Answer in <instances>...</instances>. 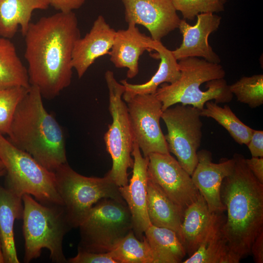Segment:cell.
Masks as SVG:
<instances>
[{"mask_svg": "<svg viewBox=\"0 0 263 263\" xmlns=\"http://www.w3.org/2000/svg\"><path fill=\"white\" fill-rule=\"evenodd\" d=\"M23 37L30 84L43 98H54L71 82L73 51L81 37L76 16L73 11L42 17L31 22Z\"/></svg>", "mask_w": 263, "mask_h": 263, "instance_id": "1", "label": "cell"}, {"mask_svg": "<svg viewBox=\"0 0 263 263\" xmlns=\"http://www.w3.org/2000/svg\"><path fill=\"white\" fill-rule=\"evenodd\" d=\"M233 158L234 170L221 187V199L227 211L222 231L237 263L251 253L252 243L263 231V184L248 168L242 155L235 154Z\"/></svg>", "mask_w": 263, "mask_h": 263, "instance_id": "2", "label": "cell"}, {"mask_svg": "<svg viewBox=\"0 0 263 263\" xmlns=\"http://www.w3.org/2000/svg\"><path fill=\"white\" fill-rule=\"evenodd\" d=\"M42 98L38 88L30 85L17 107L8 139L54 172L67 163L65 140L61 126L45 109Z\"/></svg>", "mask_w": 263, "mask_h": 263, "instance_id": "3", "label": "cell"}, {"mask_svg": "<svg viewBox=\"0 0 263 263\" xmlns=\"http://www.w3.org/2000/svg\"><path fill=\"white\" fill-rule=\"evenodd\" d=\"M179 78L163 83L154 94L161 102L163 111L176 104L190 105L202 110L205 103L231 101L233 95L224 79L225 72L219 63L190 57L179 60Z\"/></svg>", "mask_w": 263, "mask_h": 263, "instance_id": "4", "label": "cell"}, {"mask_svg": "<svg viewBox=\"0 0 263 263\" xmlns=\"http://www.w3.org/2000/svg\"><path fill=\"white\" fill-rule=\"evenodd\" d=\"M22 231L24 239V262L39 258L43 248L56 263H68L63 251L65 235L72 228L62 205H47L29 194L22 197Z\"/></svg>", "mask_w": 263, "mask_h": 263, "instance_id": "5", "label": "cell"}, {"mask_svg": "<svg viewBox=\"0 0 263 263\" xmlns=\"http://www.w3.org/2000/svg\"><path fill=\"white\" fill-rule=\"evenodd\" d=\"M0 160L5 170V188L22 197L29 194L47 205H62L55 173L19 149L0 133Z\"/></svg>", "mask_w": 263, "mask_h": 263, "instance_id": "6", "label": "cell"}, {"mask_svg": "<svg viewBox=\"0 0 263 263\" xmlns=\"http://www.w3.org/2000/svg\"><path fill=\"white\" fill-rule=\"evenodd\" d=\"M54 172L56 188L72 228L78 227L100 200L124 201L119 187L107 174L101 178L87 177L76 172L68 163L60 166Z\"/></svg>", "mask_w": 263, "mask_h": 263, "instance_id": "7", "label": "cell"}, {"mask_svg": "<svg viewBox=\"0 0 263 263\" xmlns=\"http://www.w3.org/2000/svg\"><path fill=\"white\" fill-rule=\"evenodd\" d=\"M78 227V250L94 253L111 251L133 230L126 203L112 198H103L95 203Z\"/></svg>", "mask_w": 263, "mask_h": 263, "instance_id": "8", "label": "cell"}, {"mask_svg": "<svg viewBox=\"0 0 263 263\" xmlns=\"http://www.w3.org/2000/svg\"><path fill=\"white\" fill-rule=\"evenodd\" d=\"M105 78L109 91V110L112 118L104 136L106 150L112 159V168L106 174L120 187L128 184V170L133 165L132 152L134 139L127 104L122 98L125 87L116 80L111 71L106 72Z\"/></svg>", "mask_w": 263, "mask_h": 263, "instance_id": "9", "label": "cell"}, {"mask_svg": "<svg viewBox=\"0 0 263 263\" xmlns=\"http://www.w3.org/2000/svg\"><path fill=\"white\" fill-rule=\"evenodd\" d=\"M200 110L190 105L176 104L163 111L161 118L167 129L165 138L169 152L190 175L198 162L202 137Z\"/></svg>", "mask_w": 263, "mask_h": 263, "instance_id": "10", "label": "cell"}, {"mask_svg": "<svg viewBox=\"0 0 263 263\" xmlns=\"http://www.w3.org/2000/svg\"><path fill=\"white\" fill-rule=\"evenodd\" d=\"M126 103L133 139L143 156L152 153H170L160 125L162 103L155 95L138 94Z\"/></svg>", "mask_w": 263, "mask_h": 263, "instance_id": "11", "label": "cell"}, {"mask_svg": "<svg viewBox=\"0 0 263 263\" xmlns=\"http://www.w3.org/2000/svg\"><path fill=\"white\" fill-rule=\"evenodd\" d=\"M148 176L185 212L200 193L190 175L170 153L148 156Z\"/></svg>", "mask_w": 263, "mask_h": 263, "instance_id": "12", "label": "cell"}, {"mask_svg": "<svg viewBox=\"0 0 263 263\" xmlns=\"http://www.w3.org/2000/svg\"><path fill=\"white\" fill-rule=\"evenodd\" d=\"M122 0L128 24L132 23L144 26L154 40L161 41L178 28L181 19L172 0Z\"/></svg>", "mask_w": 263, "mask_h": 263, "instance_id": "13", "label": "cell"}, {"mask_svg": "<svg viewBox=\"0 0 263 263\" xmlns=\"http://www.w3.org/2000/svg\"><path fill=\"white\" fill-rule=\"evenodd\" d=\"M132 155L133 157L132 176L129 183L119 187V190L130 211L133 231L137 238L142 240L145 231L151 225L147 207L148 157L142 155L134 141Z\"/></svg>", "mask_w": 263, "mask_h": 263, "instance_id": "14", "label": "cell"}, {"mask_svg": "<svg viewBox=\"0 0 263 263\" xmlns=\"http://www.w3.org/2000/svg\"><path fill=\"white\" fill-rule=\"evenodd\" d=\"M198 162L191 175L193 184L205 199L211 212L222 213L225 207L221 199V187L224 179L233 172L235 160L212 161L211 152L206 150L197 152Z\"/></svg>", "mask_w": 263, "mask_h": 263, "instance_id": "15", "label": "cell"}, {"mask_svg": "<svg viewBox=\"0 0 263 263\" xmlns=\"http://www.w3.org/2000/svg\"><path fill=\"white\" fill-rule=\"evenodd\" d=\"M196 23L191 25L181 19L178 28L183 37L180 46L172 51L179 60L190 57H202L210 62L220 63L221 59L208 42L212 33L218 30L222 18L214 13H201L197 16Z\"/></svg>", "mask_w": 263, "mask_h": 263, "instance_id": "16", "label": "cell"}, {"mask_svg": "<svg viewBox=\"0 0 263 263\" xmlns=\"http://www.w3.org/2000/svg\"><path fill=\"white\" fill-rule=\"evenodd\" d=\"M116 31L111 27L102 15L94 20L85 36L75 42L72 65L79 78L98 58L108 54L112 47Z\"/></svg>", "mask_w": 263, "mask_h": 263, "instance_id": "17", "label": "cell"}, {"mask_svg": "<svg viewBox=\"0 0 263 263\" xmlns=\"http://www.w3.org/2000/svg\"><path fill=\"white\" fill-rule=\"evenodd\" d=\"M151 37L141 33L136 24H128L126 29L116 31L109 52L110 61L117 68L128 69L127 77L132 78L139 72L138 61L145 51H152Z\"/></svg>", "mask_w": 263, "mask_h": 263, "instance_id": "18", "label": "cell"}, {"mask_svg": "<svg viewBox=\"0 0 263 263\" xmlns=\"http://www.w3.org/2000/svg\"><path fill=\"white\" fill-rule=\"evenodd\" d=\"M152 48L157 52L160 59L158 69L150 80L140 84H133L122 80L125 87L122 98L126 102L136 95L154 94L159 86L163 83H172L180 77L178 62L172 51L167 48L161 42L153 40Z\"/></svg>", "mask_w": 263, "mask_h": 263, "instance_id": "19", "label": "cell"}, {"mask_svg": "<svg viewBox=\"0 0 263 263\" xmlns=\"http://www.w3.org/2000/svg\"><path fill=\"white\" fill-rule=\"evenodd\" d=\"M23 204L19 197L0 185V239L5 263H19L16 250L14 225L22 218Z\"/></svg>", "mask_w": 263, "mask_h": 263, "instance_id": "20", "label": "cell"}, {"mask_svg": "<svg viewBox=\"0 0 263 263\" xmlns=\"http://www.w3.org/2000/svg\"><path fill=\"white\" fill-rule=\"evenodd\" d=\"M147 207L151 225L170 229L180 239L184 211L149 176Z\"/></svg>", "mask_w": 263, "mask_h": 263, "instance_id": "21", "label": "cell"}, {"mask_svg": "<svg viewBox=\"0 0 263 263\" xmlns=\"http://www.w3.org/2000/svg\"><path fill=\"white\" fill-rule=\"evenodd\" d=\"M49 6L47 0H0V36L11 38L19 27L24 36L33 12L46 10Z\"/></svg>", "mask_w": 263, "mask_h": 263, "instance_id": "22", "label": "cell"}, {"mask_svg": "<svg viewBox=\"0 0 263 263\" xmlns=\"http://www.w3.org/2000/svg\"><path fill=\"white\" fill-rule=\"evenodd\" d=\"M211 212L202 195L185 210L181 226L180 240L189 256L198 249L211 222Z\"/></svg>", "mask_w": 263, "mask_h": 263, "instance_id": "23", "label": "cell"}, {"mask_svg": "<svg viewBox=\"0 0 263 263\" xmlns=\"http://www.w3.org/2000/svg\"><path fill=\"white\" fill-rule=\"evenodd\" d=\"M222 213H214L197 250L184 263H235L222 231Z\"/></svg>", "mask_w": 263, "mask_h": 263, "instance_id": "24", "label": "cell"}, {"mask_svg": "<svg viewBox=\"0 0 263 263\" xmlns=\"http://www.w3.org/2000/svg\"><path fill=\"white\" fill-rule=\"evenodd\" d=\"M144 236L152 250L154 263H181L187 254L178 235L170 229L150 225Z\"/></svg>", "mask_w": 263, "mask_h": 263, "instance_id": "25", "label": "cell"}, {"mask_svg": "<svg viewBox=\"0 0 263 263\" xmlns=\"http://www.w3.org/2000/svg\"><path fill=\"white\" fill-rule=\"evenodd\" d=\"M17 86L30 87L27 69L13 43L0 36V89Z\"/></svg>", "mask_w": 263, "mask_h": 263, "instance_id": "26", "label": "cell"}, {"mask_svg": "<svg viewBox=\"0 0 263 263\" xmlns=\"http://www.w3.org/2000/svg\"><path fill=\"white\" fill-rule=\"evenodd\" d=\"M200 115L214 119L240 145H246L250 139L253 129L242 122L227 105L222 107L212 100L207 101Z\"/></svg>", "mask_w": 263, "mask_h": 263, "instance_id": "27", "label": "cell"}, {"mask_svg": "<svg viewBox=\"0 0 263 263\" xmlns=\"http://www.w3.org/2000/svg\"><path fill=\"white\" fill-rule=\"evenodd\" d=\"M110 252L117 263H154L152 250L145 236L141 240L133 230Z\"/></svg>", "mask_w": 263, "mask_h": 263, "instance_id": "28", "label": "cell"}, {"mask_svg": "<svg viewBox=\"0 0 263 263\" xmlns=\"http://www.w3.org/2000/svg\"><path fill=\"white\" fill-rule=\"evenodd\" d=\"M229 89L238 101L256 108L263 104V75L243 76L231 85Z\"/></svg>", "mask_w": 263, "mask_h": 263, "instance_id": "29", "label": "cell"}, {"mask_svg": "<svg viewBox=\"0 0 263 263\" xmlns=\"http://www.w3.org/2000/svg\"><path fill=\"white\" fill-rule=\"evenodd\" d=\"M29 88L17 86L0 89V133H9L17 107Z\"/></svg>", "mask_w": 263, "mask_h": 263, "instance_id": "30", "label": "cell"}, {"mask_svg": "<svg viewBox=\"0 0 263 263\" xmlns=\"http://www.w3.org/2000/svg\"><path fill=\"white\" fill-rule=\"evenodd\" d=\"M176 11H180L185 19L193 20L201 13H214L224 10L221 0H172Z\"/></svg>", "mask_w": 263, "mask_h": 263, "instance_id": "31", "label": "cell"}, {"mask_svg": "<svg viewBox=\"0 0 263 263\" xmlns=\"http://www.w3.org/2000/svg\"><path fill=\"white\" fill-rule=\"evenodd\" d=\"M67 261L70 263H117L110 252L94 253L80 250Z\"/></svg>", "mask_w": 263, "mask_h": 263, "instance_id": "32", "label": "cell"}, {"mask_svg": "<svg viewBox=\"0 0 263 263\" xmlns=\"http://www.w3.org/2000/svg\"><path fill=\"white\" fill-rule=\"evenodd\" d=\"M246 145L252 157H263V131L253 130Z\"/></svg>", "mask_w": 263, "mask_h": 263, "instance_id": "33", "label": "cell"}, {"mask_svg": "<svg viewBox=\"0 0 263 263\" xmlns=\"http://www.w3.org/2000/svg\"><path fill=\"white\" fill-rule=\"evenodd\" d=\"M50 6L58 12H70L80 8L86 0H47Z\"/></svg>", "mask_w": 263, "mask_h": 263, "instance_id": "34", "label": "cell"}, {"mask_svg": "<svg viewBox=\"0 0 263 263\" xmlns=\"http://www.w3.org/2000/svg\"><path fill=\"white\" fill-rule=\"evenodd\" d=\"M244 161L255 177L263 184V157H252L250 159H245Z\"/></svg>", "mask_w": 263, "mask_h": 263, "instance_id": "35", "label": "cell"}, {"mask_svg": "<svg viewBox=\"0 0 263 263\" xmlns=\"http://www.w3.org/2000/svg\"><path fill=\"white\" fill-rule=\"evenodd\" d=\"M250 253L256 263H263V231L259 233L252 244Z\"/></svg>", "mask_w": 263, "mask_h": 263, "instance_id": "36", "label": "cell"}, {"mask_svg": "<svg viewBox=\"0 0 263 263\" xmlns=\"http://www.w3.org/2000/svg\"><path fill=\"white\" fill-rule=\"evenodd\" d=\"M0 263H4V261L2 253L1 247V243L0 239Z\"/></svg>", "mask_w": 263, "mask_h": 263, "instance_id": "37", "label": "cell"}, {"mask_svg": "<svg viewBox=\"0 0 263 263\" xmlns=\"http://www.w3.org/2000/svg\"><path fill=\"white\" fill-rule=\"evenodd\" d=\"M6 171L4 169H0V177L5 175Z\"/></svg>", "mask_w": 263, "mask_h": 263, "instance_id": "38", "label": "cell"}, {"mask_svg": "<svg viewBox=\"0 0 263 263\" xmlns=\"http://www.w3.org/2000/svg\"><path fill=\"white\" fill-rule=\"evenodd\" d=\"M4 169V167L1 161L0 160V169Z\"/></svg>", "mask_w": 263, "mask_h": 263, "instance_id": "39", "label": "cell"}, {"mask_svg": "<svg viewBox=\"0 0 263 263\" xmlns=\"http://www.w3.org/2000/svg\"><path fill=\"white\" fill-rule=\"evenodd\" d=\"M223 3H225L226 0H221Z\"/></svg>", "mask_w": 263, "mask_h": 263, "instance_id": "40", "label": "cell"}]
</instances>
